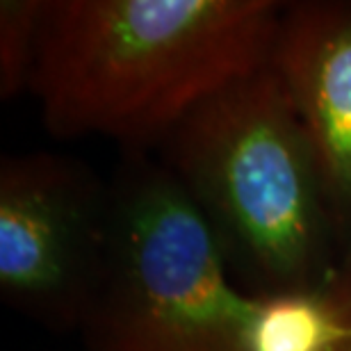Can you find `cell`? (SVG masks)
Here are the masks:
<instances>
[{"instance_id": "obj_4", "label": "cell", "mask_w": 351, "mask_h": 351, "mask_svg": "<svg viewBox=\"0 0 351 351\" xmlns=\"http://www.w3.org/2000/svg\"><path fill=\"white\" fill-rule=\"evenodd\" d=\"M110 228L112 187L85 162L48 151L0 160V294L16 313L80 331Z\"/></svg>"}, {"instance_id": "obj_5", "label": "cell", "mask_w": 351, "mask_h": 351, "mask_svg": "<svg viewBox=\"0 0 351 351\" xmlns=\"http://www.w3.org/2000/svg\"><path fill=\"white\" fill-rule=\"evenodd\" d=\"M271 69L317 158L345 256H351V0L285 3Z\"/></svg>"}, {"instance_id": "obj_2", "label": "cell", "mask_w": 351, "mask_h": 351, "mask_svg": "<svg viewBox=\"0 0 351 351\" xmlns=\"http://www.w3.org/2000/svg\"><path fill=\"white\" fill-rule=\"evenodd\" d=\"M158 153L251 294L324 290L345 265L313 144L267 64L206 98Z\"/></svg>"}, {"instance_id": "obj_3", "label": "cell", "mask_w": 351, "mask_h": 351, "mask_svg": "<svg viewBox=\"0 0 351 351\" xmlns=\"http://www.w3.org/2000/svg\"><path fill=\"white\" fill-rule=\"evenodd\" d=\"M112 187L101 285L80 326L89 351H256L261 297L228 276L217 237L146 151H125Z\"/></svg>"}, {"instance_id": "obj_1", "label": "cell", "mask_w": 351, "mask_h": 351, "mask_svg": "<svg viewBox=\"0 0 351 351\" xmlns=\"http://www.w3.org/2000/svg\"><path fill=\"white\" fill-rule=\"evenodd\" d=\"M285 3L48 0L30 91L58 139L153 151L219 89L263 69Z\"/></svg>"}, {"instance_id": "obj_7", "label": "cell", "mask_w": 351, "mask_h": 351, "mask_svg": "<svg viewBox=\"0 0 351 351\" xmlns=\"http://www.w3.org/2000/svg\"><path fill=\"white\" fill-rule=\"evenodd\" d=\"M335 317H338V333L331 351H351V256L328 283Z\"/></svg>"}, {"instance_id": "obj_6", "label": "cell", "mask_w": 351, "mask_h": 351, "mask_svg": "<svg viewBox=\"0 0 351 351\" xmlns=\"http://www.w3.org/2000/svg\"><path fill=\"white\" fill-rule=\"evenodd\" d=\"M48 0L0 3V98L12 101L32 87Z\"/></svg>"}]
</instances>
